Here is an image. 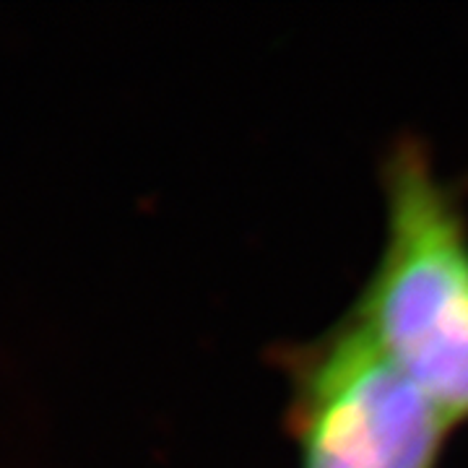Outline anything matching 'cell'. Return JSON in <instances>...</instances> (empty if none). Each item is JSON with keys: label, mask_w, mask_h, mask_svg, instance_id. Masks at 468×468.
<instances>
[{"label": "cell", "mask_w": 468, "mask_h": 468, "mask_svg": "<svg viewBox=\"0 0 468 468\" xmlns=\"http://www.w3.org/2000/svg\"><path fill=\"white\" fill-rule=\"evenodd\" d=\"M383 248L349 313L448 414L468 419V217L430 149L399 138L383 162Z\"/></svg>", "instance_id": "cell-1"}, {"label": "cell", "mask_w": 468, "mask_h": 468, "mask_svg": "<svg viewBox=\"0 0 468 468\" xmlns=\"http://www.w3.org/2000/svg\"><path fill=\"white\" fill-rule=\"evenodd\" d=\"M282 365L300 468H440L455 424L349 310Z\"/></svg>", "instance_id": "cell-2"}]
</instances>
